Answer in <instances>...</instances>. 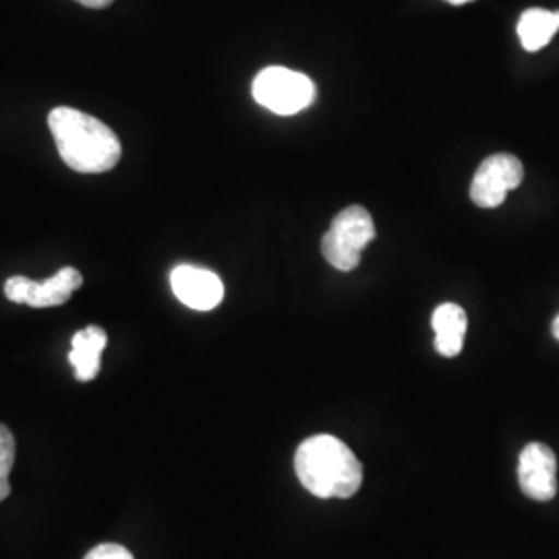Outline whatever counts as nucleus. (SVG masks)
I'll return each instance as SVG.
<instances>
[{
    "label": "nucleus",
    "instance_id": "1",
    "mask_svg": "<svg viewBox=\"0 0 559 559\" xmlns=\"http://www.w3.org/2000/svg\"><path fill=\"white\" fill-rule=\"evenodd\" d=\"M50 133L57 141L62 162L85 175L112 170L120 160L117 133L102 120L69 106H59L48 115Z\"/></svg>",
    "mask_w": 559,
    "mask_h": 559
},
{
    "label": "nucleus",
    "instance_id": "2",
    "mask_svg": "<svg viewBox=\"0 0 559 559\" xmlns=\"http://www.w3.org/2000/svg\"><path fill=\"white\" fill-rule=\"evenodd\" d=\"M300 485L320 500L353 498L362 483V466L355 452L334 436H313L295 454Z\"/></svg>",
    "mask_w": 559,
    "mask_h": 559
},
{
    "label": "nucleus",
    "instance_id": "3",
    "mask_svg": "<svg viewBox=\"0 0 559 559\" xmlns=\"http://www.w3.org/2000/svg\"><path fill=\"white\" fill-rule=\"evenodd\" d=\"M376 239V224L371 214L360 207H344L330 224L321 239V253L340 272H353L360 263L362 249Z\"/></svg>",
    "mask_w": 559,
    "mask_h": 559
},
{
    "label": "nucleus",
    "instance_id": "4",
    "mask_svg": "<svg viewBox=\"0 0 559 559\" xmlns=\"http://www.w3.org/2000/svg\"><path fill=\"white\" fill-rule=\"evenodd\" d=\"M253 98L280 117L299 115L318 98V87L305 73L286 67H267L253 80Z\"/></svg>",
    "mask_w": 559,
    "mask_h": 559
},
{
    "label": "nucleus",
    "instance_id": "5",
    "mask_svg": "<svg viewBox=\"0 0 559 559\" xmlns=\"http://www.w3.org/2000/svg\"><path fill=\"white\" fill-rule=\"evenodd\" d=\"M83 276L75 267H62L52 278L36 282L25 276H13L4 282V297L13 302L29 305L34 309L59 307L81 288Z\"/></svg>",
    "mask_w": 559,
    "mask_h": 559
},
{
    "label": "nucleus",
    "instance_id": "6",
    "mask_svg": "<svg viewBox=\"0 0 559 559\" xmlns=\"http://www.w3.org/2000/svg\"><path fill=\"white\" fill-rule=\"evenodd\" d=\"M524 179V166L512 154H496L480 162L475 179L471 182V200L479 207H500L512 189Z\"/></svg>",
    "mask_w": 559,
    "mask_h": 559
},
{
    "label": "nucleus",
    "instance_id": "7",
    "mask_svg": "<svg viewBox=\"0 0 559 559\" xmlns=\"http://www.w3.org/2000/svg\"><path fill=\"white\" fill-rule=\"evenodd\" d=\"M519 483L522 493L535 501H549L558 493V459L556 452L540 443H528L519 460Z\"/></svg>",
    "mask_w": 559,
    "mask_h": 559
},
{
    "label": "nucleus",
    "instance_id": "8",
    "mask_svg": "<svg viewBox=\"0 0 559 559\" xmlns=\"http://www.w3.org/2000/svg\"><path fill=\"white\" fill-rule=\"evenodd\" d=\"M175 297L195 311H212L224 299V284L218 274L198 265H177L170 274Z\"/></svg>",
    "mask_w": 559,
    "mask_h": 559
},
{
    "label": "nucleus",
    "instance_id": "9",
    "mask_svg": "<svg viewBox=\"0 0 559 559\" xmlns=\"http://www.w3.org/2000/svg\"><path fill=\"white\" fill-rule=\"evenodd\" d=\"M431 328L436 332V350L441 357H459L468 330L464 309L456 302H443L431 316Z\"/></svg>",
    "mask_w": 559,
    "mask_h": 559
},
{
    "label": "nucleus",
    "instance_id": "10",
    "mask_svg": "<svg viewBox=\"0 0 559 559\" xmlns=\"http://www.w3.org/2000/svg\"><path fill=\"white\" fill-rule=\"evenodd\" d=\"M108 336L98 325H90L78 332L71 342L69 362L75 369L80 381H92L100 373L102 350L106 348Z\"/></svg>",
    "mask_w": 559,
    "mask_h": 559
},
{
    "label": "nucleus",
    "instance_id": "11",
    "mask_svg": "<svg viewBox=\"0 0 559 559\" xmlns=\"http://www.w3.org/2000/svg\"><path fill=\"white\" fill-rule=\"evenodd\" d=\"M520 44L528 52H537L545 48L559 32V11L547 9H528L520 15L519 27Z\"/></svg>",
    "mask_w": 559,
    "mask_h": 559
},
{
    "label": "nucleus",
    "instance_id": "12",
    "mask_svg": "<svg viewBox=\"0 0 559 559\" xmlns=\"http://www.w3.org/2000/svg\"><path fill=\"white\" fill-rule=\"evenodd\" d=\"M15 464V438L9 427L0 425V501L7 500L11 493V468Z\"/></svg>",
    "mask_w": 559,
    "mask_h": 559
},
{
    "label": "nucleus",
    "instance_id": "13",
    "mask_svg": "<svg viewBox=\"0 0 559 559\" xmlns=\"http://www.w3.org/2000/svg\"><path fill=\"white\" fill-rule=\"evenodd\" d=\"M85 559H135L131 556V551L127 549V547H122V545H117V543H104V545H98L96 549H92Z\"/></svg>",
    "mask_w": 559,
    "mask_h": 559
},
{
    "label": "nucleus",
    "instance_id": "14",
    "mask_svg": "<svg viewBox=\"0 0 559 559\" xmlns=\"http://www.w3.org/2000/svg\"><path fill=\"white\" fill-rule=\"evenodd\" d=\"M75 2H80V4L87 7V9H106V7H110L115 0H75Z\"/></svg>",
    "mask_w": 559,
    "mask_h": 559
},
{
    "label": "nucleus",
    "instance_id": "15",
    "mask_svg": "<svg viewBox=\"0 0 559 559\" xmlns=\"http://www.w3.org/2000/svg\"><path fill=\"white\" fill-rule=\"evenodd\" d=\"M551 332H554V336L559 340V316L554 320V325H551Z\"/></svg>",
    "mask_w": 559,
    "mask_h": 559
},
{
    "label": "nucleus",
    "instance_id": "16",
    "mask_svg": "<svg viewBox=\"0 0 559 559\" xmlns=\"http://www.w3.org/2000/svg\"><path fill=\"white\" fill-rule=\"evenodd\" d=\"M445 2H450V4H466V2H473V0H445Z\"/></svg>",
    "mask_w": 559,
    "mask_h": 559
}]
</instances>
